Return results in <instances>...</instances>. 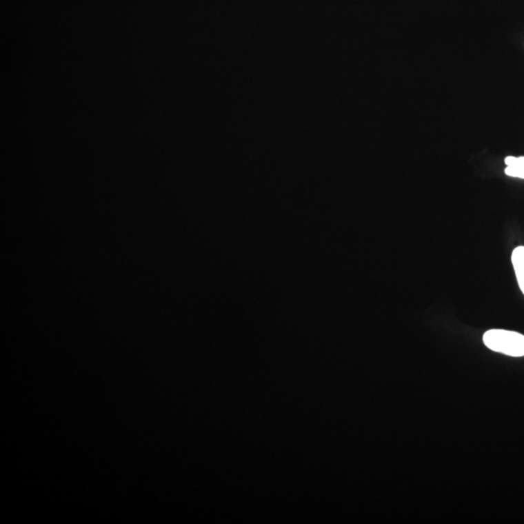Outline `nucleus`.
Segmentation results:
<instances>
[{"label":"nucleus","mask_w":524,"mask_h":524,"mask_svg":"<svg viewBox=\"0 0 524 524\" xmlns=\"http://www.w3.org/2000/svg\"><path fill=\"white\" fill-rule=\"evenodd\" d=\"M483 343L492 351L507 356H524V336L514 331L488 330L483 335Z\"/></svg>","instance_id":"f257e3e1"},{"label":"nucleus","mask_w":524,"mask_h":524,"mask_svg":"<svg viewBox=\"0 0 524 524\" xmlns=\"http://www.w3.org/2000/svg\"><path fill=\"white\" fill-rule=\"evenodd\" d=\"M512 262L514 272H516V280H518L519 288L524 294V247L521 246L516 248L512 254Z\"/></svg>","instance_id":"f03ea898"},{"label":"nucleus","mask_w":524,"mask_h":524,"mask_svg":"<svg viewBox=\"0 0 524 524\" xmlns=\"http://www.w3.org/2000/svg\"><path fill=\"white\" fill-rule=\"evenodd\" d=\"M507 164L505 173L511 177L524 179V157H508L505 159Z\"/></svg>","instance_id":"7ed1b4c3"}]
</instances>
